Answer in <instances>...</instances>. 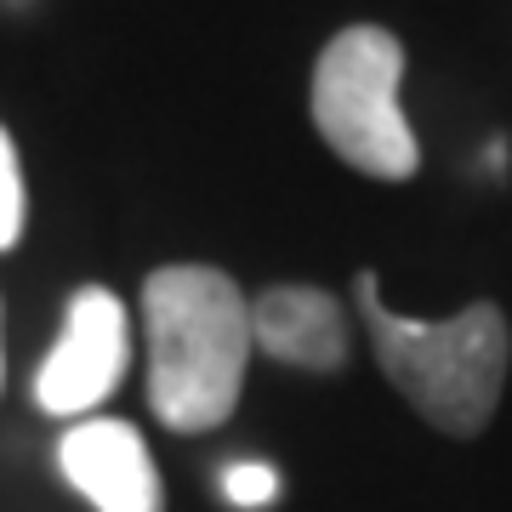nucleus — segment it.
Listing matches in <instances>:
<instances>
[{"label": "nucleus", "mask_w": 512, "mask_h": 512, "mask_svg": "<svg viewBox=\"0 0 512 512\" xmlns=\"http://www.w3.org/2000/svg\"><path fill=\"white\" fill-rule=\"evenodd\" d=\"M251 342L279 365L336 370L348 359V313L319 285H274L251 302Z\"/></svg>", "instance_id": "nucleus-6"}, {"label": "nucleus", "mask_w": 512, "mask_h": 512, "mask_svg": "<svg viewBox=\"0 0 512 512\" xmlns=\"http://www.w3.org/2000/svg\"><path fill=\"white\" fill-rule=\"evenodd\" d=\"M399 80L404 46L376 23H353L330 35L313 69V126L325 148L376 183H404L421 165L416 131L399 109Z\"/></svg>", "instance_id": "nucleus-3"}, {"label": "nucleus", "mask_w": 512, "mask_h": 512, "mask_svg": "<svg viewBox=\"0 0 512 512\" xmlns=\"http://www.w3.org/2000/svg\"><path fill=\"white\" fill-rule=\"evenodd\" d=\"M131 365V325L120 296L103 285L74 291L69 319L57 348L46 353V365L35 376V404L46 416H92L114 387L126 382Z\"/></svg>", "instance_id": "nucleus-4"}, {"label": "nucleus", "mask_w": 512, "mask_h": 512, "mask_svg": "<svg viewBox=\"0 0 512 512\" xmlns=\"http://www.w3.org/2000/svg\"><path fill=\"white\" fill-rule=\"evenodd\" d=\"M57 467L97 512H165L160 473L131 421L86 416L57 444Z\"/></svg>", "instance_id": "nucleus-5"}, {"label": "nucleus", "mask_w": 512, "mask_h": 512, "mask_svg": "<svg viewBox=\"0 0 512 512\" xmlns=\"http://www.w3.org/2000/svg\"><path fill=\"white\" fill-rule=\"evenodd\" d=\"M148 404L171 433H211L234 416L251 365V302L222 268L171 262L143 285Z\"/></svg>", "instance_id": "nucleus-1"}, {"label": "nucleus", "mask_w": 512, "mask_h": 512, "mask_svg": "<svg viewBox=\"0 0 512 512\" xmlns=\"http://www.w3.org/2000/svg\"><path fill=\"white\" fill-rule=\"evenodd\" d=\"M353 296H359V313H365L376 365L416 404V416L433 421L450 439L484 433L495 404H501V387H507V359H512L507 313L495 302H473L456 319L421 325V319H404V313L387 308L370 274H359Z\"/></svg>", "instance_id": "nucleus-2"}, {"label": "nucleus", "mask_w": 512, "mask_h": 512, "mask_svg": "<svg viewBox=\"0 0 512 512\" xmlns=\"http://www.w3.org/2000/svg\"><path fill=\"white\" fill-rule=\"evenodd\" d=\"M23 217H29V194H23V165L12 137L0 131V251H12L23 239Z\"/></svg>", "instance_id": "nucleus-7"}, {"label": "nucleus", "mask_w": 512, "mask_h": 512, "mask_svg": "<svg viewBox=\"0 0 512 512\" xmlns=\"http://www.w3.org/2000/svg\"><path fill=\"white\" fill-rule=\"evenodd\" d=\"M222 495H228V507H239V512H262V507H274L279 473L268 461H234V467L222 473Z\"/></svg>", "instance_id": "nucleus-8"}]
</instances>
